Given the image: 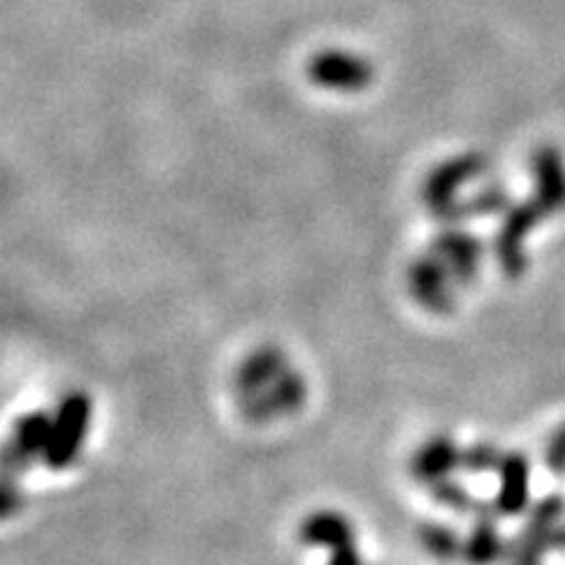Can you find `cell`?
Listing matches in <instances>:
<instances>
[{
  "label": "cell",
  "mask_w": 565,
  "mask_h": 565,
  "mask_svg": "<svg viewBox=\"0 0 565 565\" xmlns=\"http://www.w3.org/2000/svg\"><path fill=\"white\" fill-rule=\"evenodd\" d=\"M92 422V401L87 393L71 391L61 398L58 408L53 414V433L47 443L45 461L47 469L63 471L79 456L84 440H87Z\"/></svg>",
  "instance_id": "1"
},
{
  "label": "cell",
  "mask_w": 565,
  "mask_h": 565,
  "mask_svg": "<svg viewBox=\"0 0 565 565\" xmlns=\"http://www.w3.org/2000/svg\"><path fill=\"white\" fill-rule=\"evenodd\" d=\"M550 217L540 202L526 200L519 204H511L503 215V225L494 233V257H498L500 267L508 278H521L529 267V257L524 252L526 236L536 228V223Z\"/></svg>",
  "instance_id": "2"
},
{
  "label": "cell",
  "mask_w": 565,
  "mask_h": 565,
  "mask_svg": "<svg viewBox=\"0 0 565 565\" xmlns=\"http://www.w3.org/2000/svg\"><path fill=\"white\" fill-rule=\"evenodd\" d=\"M565 519V500L561 494H547L529 508L526 526L508 547L511 565H542V557L550 553V536L553 529Z\"/></svg>",
  "instance_id": "3"
},
{
  "label": "cell",
  "mask_w": 565,
  "mask_h": 565,
  "mask_svg": "<svg viewBox=\"0 0 565 565\" xmlns=\"http://www.w3.org/2000/svg\"><path fill=\"white\" fill-rule=\"evenodd\" d=\"M408 294L429 315H450L456 309L454 275L435 252L422 254L408 265Z\"/></svg>",
  "instance_id": "4"
},
{
  "label": "cell",
  "mask_w": 565,
  "mask_h": 565,
  "mask_svg": "<svg viewBox=\"0 0 565 565\" xmlns=\"http://www.w3.org/2000/svg\"><path fill=\"white\" fill-rule=\"evenodd\" d=\"M53 433V416L32 412L24 414L13 427V435L3 450L6 477H21L38 458H45Z\"/></svg>",
  "instance_id": "5"
},
{
  "label": "cell",
  "mask_w": 565,
  "mask_h": 565,
  "mask_svg": "<svg viewBox=\"0 0 565 565\" xmlns=\"http://www.w3.org/2000/svg\"><path fill=\"white\" fill-rule=\"evenodd\" d=\"M487 160L482 154H463V158H456L445 166L435 168L433 173L424 181V202H427L433 217L440 215L443 210H448L450 204H456V194L463 183L475 181L477 175L484 173Z\"/></svg>",
  "instance_id": "6"
},
{
  "label": "cell",
  "mask_w": 565,
  "mask_h": 565,
  "mask_svg": "<svg viewBox=\"0 0 565 565\" xmlns=\"http://www.w3.org/2000/svg\"><path fill=\"white\" fill-rule=\"evenodd\" d=\"M433 252L443 259L445 265H448L456 286L466 288L477 280L479 265H482V254H484V246L477 236H471V233L450 225V228H445L440 236L435 238Z\"/></svg>",
  "instance_id": "7"
},
{
  "label": "cell",
  "mask_w": 565,
  "mask_h": 565,
  "mask_svg": "<svg viewBox=\"0 0 565 565\" xmlns=\"http://www.w3.org/2000/svg\"><path fill=\"white\" fill-rule=\"evenodd\" d=\"M500 487L494 494V511L498 515H521L529 508V479H532V463L519 450H508L498 466Z\"/></svg>",
  "instance_id": "8"
},
{
  "label": "cell",
  "mask_w": 565,
  "mask_h": 565,
  "mask_svg": "<svg viewBox=\"0 0 565 565\" xmlns=\"http://www.w3.org/2000/svg\"><path fill=\"white\" fill-rule=\"evenodd\" d=\"M461 454L463 450L448 435L429 437L412 458V477L419 484L433 487L461 469Z\"/></svg>",
  "instance_id": "9"
},
{
  "label": "cell",
  "mask_w": 565,
  "mask_h": 565,
  "mask_svg": "<svg viewBox=\"0 0 565 565\" xmlns=\"http://www.w3.org/2000/svg\"><path fill=\"white\" fill-rule=\"evenodd\" d=\"M534 168V200L547 215L565 210V162L555 147H540L532 160Z\"/></svg>",
  "instance_id": "10"
},
{
  "label": "cell",
  "mask_w": 565,
  "mask_h": 565,
  "mask_svg": "<svg viewBox=\"0 0 565 565\" xmlns=\"http://www.w3.org/2000/svg\"><path fill=\"white\" fill-rule=\"evenodd\" d=\"M494 515H498L494 505L487 503H479L475 511V526H471V534L463 542V561L469 565H492L508 555L503 536H500L498 524H494Z\"/></svg>",
  "instance_id": "11"
},
{
  "label": "cell",
  "mask_w": 565,
  "mask_h": 565,
  "mask_svg": "<svg viewBox=\"0 0 565 565\" xmlns=\"http://www.w3.org/2000/svg\"><path fill=\"white\" fill-rule=\"evenodd\" d=\"M288 370L286 353L278 345H259L236 370V393L249 395L270 387Z\"/></svg>",
  "instance_id": "12"
},
{
  "label": "cell",
  "mask_w": 565,
  "mask_h": 565,
  "mask_svg": "<svg viewBox=\"0 0 565 565\" xmlns=\"http://www.w3.org/2000/svg\"><path fill=\"white\" fill-rule=\"evenodd\" d=\"M299 536L303 545L338 550L343 545H353V526L343 513L317 511L301 521Z\"/></svg>",
  "instance_id": "13"
},
{
  "label": "cell",
  "mask_w": 565,
  "mask_h": 565,
  "mask_svg": "<svg viewBox=\"0 0 565 565\" xmlns=\"http://www.w3.org/2000/svg\"><path fill=\"white\" fill-rule=\"evenodd\" d=\"M416 536H419V545L427 550L429 555L437 557V561H458L463 557V542L454 529L437 524V521H424V524L416 529Z\"/></svg>",
  "instance_id": "14"
},
{
  "label": "cell",
  "mask_w": 565,
  "mask_h": 565,
  "mask_svg": "<svg viewBox=\"0 0 565 565\" xmlns=\"http://www.w3.org/2000/svg\"><path fill=\"white\" fill-rule=\"evenodd\" d=\"M270 393H273V401H275V406H278L280 416L299 414L303 404H307V393H309L307 380L301 377V372H296L288 366V370L282 372L280 377L270 385Z\"/></svg>",
  "instance_id": "15"
},
{
  "label": "cell",
  "mask_w": 565,
  "mask_h": 565,
  "mask_svg": "<svg viewBox=\"0 0 565 565\" xmlns=\"http://www.w3.org/2000/svg\"><path fill=\"white\" fill-rule=\"evenodd\" d=\"M433 490V498L437 500V505L448 508V511L456 513H475L479 508V500L471 494L461 482L456 479H440V482L429 487Z\"/></svg>",
  "instance_id": "16"
},
{
  "label": "cell",
  "mask_w": 565,
  "mask_h": 565,
  "mask_svg": "<svg viewBox=\"0 0 565 565\" xmlns=\"http://www.w3.org/2000/svg\"><path fill=\"white\" fill-rule=\"evenodd\" d=\"M500 458H503V454L492 443H475L463 448L461 469L469 471V475H487V471H498Z\"/></svg>",
  "instance_id": "17"
},
{
  "label": "cell",
  "mask_w": 565,
  "mask_h": 565,
  "mask_svg": "<svg viewBox=\"0 0 565 565\" xmlns=\"http://www.w3.org/2000/svg\"><path fill=\"white\" fill-rule=\"evenodd\" d=\"M545 463L553 475H565V424L553 435L545 448Z\"/></svg>",
  "instance_id": "18"
},
{
  "label": "cell",
  "mask_w": 565,
  "mask_h": 565,
  "mask_svg": "<svg viewBox=\"0 0 565 565\" xmlns=\"http://www.w3.org/2000/svg\"><path fill=\"white\" fill-rule=\"evenodd\" d=\"M21 500H24V494H21V490H19L17 477H6L3 479V494H0V503H3L6 519H11V515L19 511Z\"/></svg>",
  "instance_id": "19"
},
{
  "label": "cell",
  "mask_w": 565,
  "mask_h": 565,
  "mask_svg": "<svg viewBox=\"0 0 565 565\" xmlns=\"http://www.w3.org/2000/svg\"><path fill=\"white\" fill-rule=\"evenodd\" d=\"M328 565H362V555H359L356 542H353V545H343L338 550H330Z\"/></svg>",
  "instance_id": "20"
},
{
  "label": "cell",
  "mask_w": 565,
  "mask_h": 565,
  "mask_svg": "<svg viewBox=\"0 0 565 565\" xmlns=\"http://www.w3.org/2000/svg\"><path fill=\"white\" fill-rule=\"evenodd\" d=\"M550 550H565V521H561V524H557L555 529H553V536H550Z\"/></svg>",
  "instance_id": "21"
}]
</instances>
